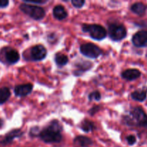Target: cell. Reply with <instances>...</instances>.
I'll return each instance as SVG.
<instances>
[{
    "label": "cell",
    "instance_id": "24",
    "mask_svg": "<svg viewBox=\"0 0 147 147\" xmlns=\"http://www.w3.org/2000/svg\"><path fill=\"white\" fill-rule=\"evenodd\" d=\"M24 2L27 3H32V4H45L46 1H24Z\"/></svg>",
    "mask_w": 147,
    "mask_h": 147
},
{
    "label": "cell",
    "instance_id": "8",
    "mask_svg": "<svg viewBox=\"0 0 147 147\" xmlns=\"http://www.w3.org/2000/svg\"><path fill=\"white\" fill-rule=\"evenodd\" d=\"M47 55V50L42 45H38L33 47L31 50L32 59L35 61L42 60Z\"/></svg>",
    "mask_w": 147,
    "mask_h": 147
},
{
    "label": "cell",
    "instance_id": "21",
    "mask_svg": "<svg viewBox=\"0 0 147 147\" xmlns=\"http://www.w3.org/2000/svg\"><path fill=\"white\" fill-rule=\"evenodd\" d=\"M71 2L73 5L76 8H80L85 4V1H83V0H73Z\"/></svg>",
    "mask_w": 147,
    "mask_h": 147
},
{
    "label": "cell",
    "instance_id": "12",
    "mask_svg": "<svg viewBox=\"0 0 147 147\" xmlns=\"http://www.w3.org/2000/svg\"><path fill=\"white\" fill-rule=\"evenodd\" d=\"M121 76L126 80H134L140 77L141 72L137 69H129L123 71Z\"/></svg>",
    "mask_w": 147,
    "mask_h": 147
},
{
    "label": "cell",
    "instance_id": "5",
    "mask_svg": "<svg viewBox=\"0 0 147 147\" xmlns=\"http://www.w3.org/2000/svg\"><path fill=\"white\" fill-rule=\"evenodd\" d=\"M127 34L126 29L123 24L113 23L109 26V37L114 41H119L125 38Z\"/></svg>",
    "mask_w": 147,
    "mask_h": 147
},
{
    "label": "cell",
    "instance_id": "2",
    "mask_svg": "<svg viewBox=\"0 0 147 147\" xmlns=\"http://www.w3.org/2000/svg\"><path fill=\"white\" fill-rule=\"evenodd\" d=\"M125 120L126 124L129 126L147 128V115L141 107L134 108Z\"/></svg>",
    "mask_w": 147,
    "mask_h": 147
},
{
    "label": "cell",
    "instance_id": "19",
    "mask_svg": "<svg viewBox=\"0 0 147 147\" xmlns=\"http://www.w3.org/2000/svg\"><path fill=\"white\" fill-rule=\"evenodd\" d=\"M94 123H93V122L90 121L89 120H88V119L83 121L81 123V129L86 132L92 131L94 129Z\"/></svg>",
    "mask_w": 147,
    "mask_h": 147
},
{
    "label": "cell",
    "instance_id": "17",
    "mask_svg": "<svg viewBox=\"0 0 147 147\" xmlns=\"http://www.w3.org/2000/svg\"><path fill=\"white\" fill-rule=\"evenodd\" d=\"M10 90L8 88L3 87L0 88V104L5 103L10 97Z\"/></svg>",
    "mask_w": 147,
    "mask_h": 147
},
{
    "label": "cell",
    "instance_id": "13",
    "mask_svg": "<svg viewBox=\"0 0 147 147\" xmlns=\"http://www.w3.org/2000/svg\"><path fill=\"white\" fill-rule=\"evenodd\" d=\"M53 15L57 20H63L67 17V12L63 6L57 5L53 9Z\"/></svg>",
    "mask_w": 147,
    "mask_h": 147
},
{
    "label": "cell",
    "instance_id": "22",
    "mask_svg": "<svg viewBox=\"0 0 147 147\" xmlns=\"http://www.w3.org/2000/svg\"><path fill=\"white\" fill-rule=\"evenodd\" d=\"M126 141H127V142L129 143V144L133 145L136 143V139L134 136H133V135H129V136H128L127 137H126Z\"/></svg>",
    "mask_w": 147,
    "mask_h": 147
},
{
    "label": "cell",
    "instance_id": "6",
    "mask_svg": "<svg viewBox=\"0 0 147 147\" xmlns=\"http://www.w3.org/2000/svg\"><path fill=\"white\" fill-rule=\"evenodd\" d=\"M80 50L83 55L90 58H96L102 54V50L100 47L93 43H86L82 45Z\"/></svg>",
    "mask_w": 147,
    "mask_h": 147
},
{
    "label": "cell",
    "instance_id": "16",
    "mask_svg": "<svg viewBox=\"0 0 147 147\" xmlns=\"http://www.w3.org/2000/svg\"><path fill=\"white\" fill-rule=\"evenodd\" d=\"M146 96L147 92L144 90H138L131 93L132 99L139 102H142L146 100Z\"/></svg>",
    "mask_w": 147,
    "mask_h": 147
},
{
    "label": "cell",
    "instance_id": "1",
    "mask_svg": "<svg viewBox=\"0 0 147 147\" xmlns=\"http://www.w3.org/2000/svg\"><path fill=\"white\" fill-rule=\"evenodd\" d=\"M61 131V125L57 121L54 120L40 132V137L45 143H57L62 140Z\"/></svg>",
    "mask_w": 147,
    "mask_h": 147
},
{
    "label": "cell",
    "instance_id": "20",
    "mask_svg": "<svg viewBox=\"0 0 147 147\" xmlns=\"http://www.w3.org/2000/svg\"><path fill=\"white\" fill-rule=\"evenodd\" d=\"M89 100H99L101 98V96H100V93H99L98 91H94L92 92L91 93L89 94Z\"/></svg>",
    "mask_w": 147,
    "mask_h": 147
},
{
    "label": "cell",
    "instance_id": "9",
    "mask_svg": "<svg viewBox=\"0 0 147 147\" xmlns=\"http://www.w3.org/2000/svg\"><path fill=\"white\" fill-rule=\"evenodd\" d=\"M33 88V86L31 83H27V84L19 85L17 86L14 88V93L18 97H24L27 96L32 92Z\"/></svg>",
    "mask_w": 147,
    "mask_h": 147
},
{
    "label": "cell",
    "instance_id": "18",
    "mask_svg": "<svg viewBox=\"0 0 147 147\" xmlns=\"http://www.w3.org/2000/svg\"><path fill=\"white\" fill-rule=\"evenodd\" d=\"M55 63L57 65L63 66L65 65L68 62V58L67 56L62 53H57L55 55Z\"/></svg>",
    "mask_w": 147,
    "mask_h": 147
},
{
    "label": "cell",
    "instance_id": "14",
    "mask_svg": "<svg viewBox=\"0 0 147 147\" xmlns=\"http://www.w3.org/2000/svg\"><path fill=\"white\" fill-rule=\"evenodd\" d=\"M74 144L80 147H88L93 144V141L90 138L85 136H78L73 141Z\"/></svg>",
    "mask_w": 147,
    "mask_h": 147
},
{
    "label": "cell",
    "instance_id": "7",
    "mask_svg": "<svg viewBox=\"0 0 147 147\" xmlns=\"http://www.w3.org/2000/svg\"><path fill=\"white\" fill-rule=\"evenodd\" d=\"M132 42L136 47H142L147 46V31L142 30L136 32L132 38Z\"/></svg>",
    "mask_w": 147,
    "mask_h": 147
},
{
    "label": "cell",
    "instance_id": "15",
    "mask_svg": "<svg viewBox=\"0 0 147 147\" xmlns=\"http://www.w3.org/2000/svg\"><path fill=\"white\" fill-rule=\"evenodd\" d=\"M146 6L142 2H136L132 4L131 7V10L135 14L139 16H142L145 14L146 10Z\"/></svg>",
    "mask_w": 147,
    "mask_h": 147
},
{
    "label": "cell",
    "instance_id": "10",
    "mask_svg": "<svg viewBox=\"0 0 147 147\" xmlns=\"http://www.w3.org/2000/svg\"><path fill=\"white\" fill-rule=\"evenodd\" d=\"M5 60L9 64H14L17 63L20 60V55L18 52L13 49H9L7 51H6Z\"/></svg>",
    "mask_w": 147,
    "mask_h": 147
},
{
    "label": "cell",
    "instance_id": "4",
    "mask_svg": "<svg viewBox=\"0 0 147 147\" xmlns=\"http://www.w3.org/2000/svg\"><path fill=\"white\" fill-rule=\"evenodd\" d=\"M83 32H88L92 38L97 40H101L107 35L106 29L98 24H84L83 26Z\"/></svg>",
    "mask_w": 147,
    "mask_h": 147
},
{
    "label": "cell",
    "instance_id": "26",
    "mask_svg": "<svg viewBox=\"0 0 147 147\" xmlns=\"http://www.w3.org/2000/svg\"><path fill=\"white\" fill-rule=\"evenodd\" d=\"M3 125V120H1V119H0V127H1Z\"/></svg>",
    "mask_w": 147,
    "mask_h": 147
},
{
    "label": "cell",
    "instance_id": "23",
    "mask_svg": "<svg viewBox=\"0 0 147 147\" xmlns=\"http://www.w3.org/2000/svg\"><path fill=\"white\" fill-rule=\"evenodd\" d=\"M9 4V1L7 0H0V7H6Z\"/></svg>",
    "mask_w": 147,
    "mask_h": 147
},
{
    "label": "cell",
    "instance_id": "3",
    "mask_svg": "<svg viewBox=\"0 0 147 147\" xmlns=\"http://www.w3.org/2000/svg\"><path fill=\"white\" fill-rule=\"evenodd\" d=\"M20 9L23 12L36 20H42L44 18L45 15V11L44 9L40 7H37V6L24 3V4L20 5Z\"/></svg>",
    "mask_w": 147,
    "mask_h": 147
},
{
    "label": "cell",
    "instance_id": "11",
    "mask_svg": "<svg viewBox=\"0 0 147 147\" xmlns=\"http://www.w3.org/2000/svg\"><path fill=\"white\" fill-rule=\"evenodd\" d=\"M22 134L23 133L22 132L21 130H20V129H14V130L11 131L9 133L7 134L5 136V137H4V139L0 142V143L4 145L8 144L11 143L12 142L14 138L20 137Z\"/></svg>",
    "mask_w": 147,
    "mask_h": 147
},
{
    "label": "cell",
    "instance_id": "25",
    "mask_svg": "<svg viewBox=\"0 0 147 147\" xmlns=\"http://www.w3.org/2000/svg\"><path fill=\"white\" fill-rule=\"evenodd\" d=\"M98 109V107H96H96H93V109H90V113H91V114H94V113H96V112L98 111V110H96V109Z\"/></svg>",
    "mask_w": 147,
    "mask_h": 147
}]
</instances>
